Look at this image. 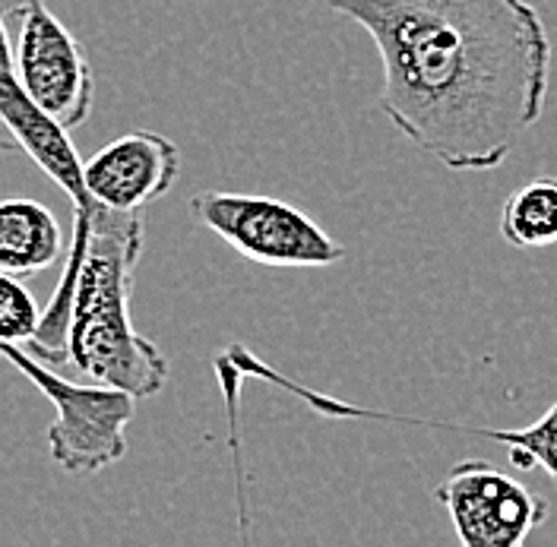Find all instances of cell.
Instances as JSON below:
<instances>
[{
  "label": "cell",
  "mask_w": 557,
  "mask_h": 547,
  "mask_svg": "<svg viewBox=\"0 0 557 547\" xmlns=\"http://www.w3.org/2000/svg\"><path fill=\"white\" fill-rule=\"evenodd\" d=\"M215 364L219 368H228L235 374L260 376V380H267L273 386H282V389L295 393L298 399H305L320 414H333V418H371V421H396V424H421V427H437V431L479 434V437H487V440L510 446V459H513L517 469H542L552 478V484H557V402L535 424H529V427H520V431H494V427H469V424H447V421H431V418H406V414H393V411L348 406V402H339L336 396L313 393L311 386H301L292 376L278 374L276 368H270L267 361L253 358L242 345L222 351Z\"/></svg>",
  "instance_id": "obj_7"
},
{
  "label": "cell",
  "mask_w": 557,
  "mask_h": 547,
  "mask_svg": "<svg viewBox=\"0 0 557 547\" xmlns=\"http://www.w3.org/2000/svg\"><path fill=\"white\" fill-rule=\"evenodd\" d=\"M500 238L517 250L557 244V177H532L507 197L500 209Z\"/></svg>",
  "instance_id": "obj_10"
},
{
  "label": "cell",
  "mask_w": 557,
  "mask_h": 547,
  "mask_svg": "<svg viewBox=\"0 0 557 547\" xmlns=\"http://www.w3.org/2000/svg\"><path fill=\"white\" fill-rule=\"evenodd\" d=\"M64 250L61 225L48 206L7 200L0 206V273L26 278L48 270Z\"/></svg>",
  "instance_id": "obj_9"
},
{
  "label": "cell",
  "mask_w": 557,
  "mask_h": 547,
  "mask_svg": "<svg viewBox=\"0 0 557 547\" xmlns=\"http://www.w3.org/2000/svg\"><path fill=\"white\" fill-rule=\"evenodd\" d=\"M7 361L33 380L54 406L48 424L51 459L70 475H96L127 456V424L134 421L137 396L104 383H70L51 364L38 361L33 351L3 343Z\"/></svg>",
  "instance_id": "obj_3"
},
{
  "label": "cell",
  "mask_w": 557,
  "mask_h": 547,
  "mask_svg": "<svg viewBox=\"0 0 557 547\" xmlns=\"http://www.w3.org/2000/svg\"><path fill=\"white\" fill-rule=\"evenodd\" d=\"M143 253V215L99 200L73 212V244L61 282L29 343L38 361H73L96 383L152 399L169 383V358L131 323V291Z\"/></svg>",
  "instance_id": "obj_2"
},
{
  "label": "cell",
  "mask_w": 557,
  "mask_h": 547,
  "mask_svg": "<svg viewBox=\"0 0 557 547\" xmlns=\"http://www.w3.org/2000/svg\"><path fill=\"white\" fill-rule=\"evenodd\" d=\"M10 13L20 16V38L10 41L7 20L0 23L3 64L13 67L26 96L58 124L67 130L83 127L96 102V73L86 48L48 10L45 0H23Z\"/></svg>",
  "instance_id": "obj_5"
},
{
  "label": "cell",
  "mask_w": 557,
  "mask_h": 547,
  "mask_svg": "<svg viewBox=\"0 0 557 547\" xmlns=\"http://www.w3.org/2000/svg\"><path fill=\"white\" fill-rule=\"evenodd\" d=\"M437 500L466 547H520L548 519L545 497L487 459L453 465Z\"/></svg>",
  "instance_id": "obj_6"
},
{
  "label": "cell",
  "mask_w": 557,
  "mask_h": 547,
  "mask_svg": "<svg viewBox=\"0 0 557 547\" xmlns=\"http://www.w3.org/2000/svg\"><path fill=\"white\" fill-rule=\"evenodd\" d=\"M181 177L177 142L156 130H131L111 139L86 162V184L111 209L143 212L159 203Z\"/></svg>",
  "instance_id": "obj_8"
},
{
  "label": "cell",
  "mask_w": 557,
  "mask_h": 547,
  "mask_svg": "<svg viewBox=\"0 0 557 547\" xmlns=\"http://www.w3.org/2000/svg\"><path fill=\"white\" fill-rule=\"evenodd\" d=\"M190 215L250 263L273 270H323L346 260V244L330 238L308 212L260 194L203 190Z\"/></svg>",
  "instance_id": "obj_4"
},
{
  "label": "cell",
  "mask_w": 557,
  "mask_h": 547,
  "mask_svg": "<svg viewBox=\"0 0 557 547\" xmlns=\"http://www.w3.org/2000/svg\"><path fill=\"white\" fill-rule=\"evenodd\" d=\"M374 38L389 124L450 172H494L545 111L552 35L529 0H326Z\"/></svg>",
  "instance_id": "obj_1"
},
{
  "label": "cell",
  "mask_w": 557,
  "mask_h": 547,
  "mask_svg": "<svg viewBox=\"0 0 557 547\" xmlns=\"http://www.w3.org/2000/svg\"><path fill=\"white\" fill-rule=\"evenodd\" d=\"M45 310H38L35 298L16 275L0 278V343L29 345L41 330Z\"/></svg>",
  "instance_id": "obj_11"
}]
</instances>
